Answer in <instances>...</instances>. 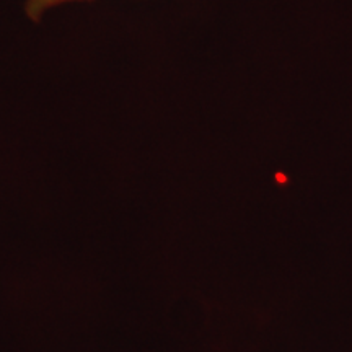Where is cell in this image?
<instances>
[{
  "instance_id": "1",
  "label": "cell",
  "mask_w": 352,
  "mask_h": 352,
  "mask_svg": "<svg viewBox=\"0 0 352 352\" xmlns=\"http://www.w3.org/2000/svg\"><path fill=\"white\" fill-rule=\"evenodd\" d=\"M76 2V0H30L28 6H26V12L30 16H33L34 20H38L44 12L50 10L52 7L63 6V3Z\"/></svg>"
}]
</instances>
